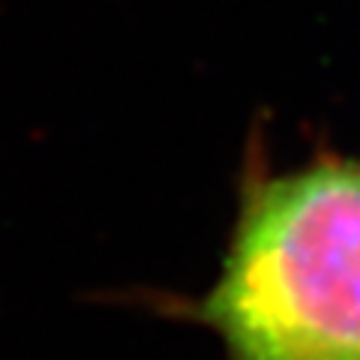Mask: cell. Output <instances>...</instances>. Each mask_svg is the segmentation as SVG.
Here are the masks:
<instances>
[{"instance_id": "1", "label": "cell", "mask_w": 360, "mask_h": 360, "mask_svg": "<svg viewBox=\"0 0 360 360\" xmlns=\"http://www.w3.org/2000/svg\"><path fill=\"white\" fill-rule=\"evenodd\" d=\"M172 309L225 360H360V160L246 165L217 279Z\"/></svg>"}]
</instances>
